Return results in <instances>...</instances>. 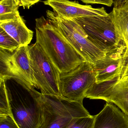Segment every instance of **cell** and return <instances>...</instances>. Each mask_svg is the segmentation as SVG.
Masks as SVG:
<instances>
[{
  "instance_id": "1",
  "label": "cell",
  "mask_w": 128,
  "mask_h": 128,
  "mask_svg": "<svg viewBox=\"0 0 128 128\" xmlns=\"http://www.w3.org/2000/svg\"><path fill=\"white\" fill-rule=\"evenodd\" d=\"M36 42L59 71L67 73L85 61L49 20L36 19Z\"/></svg>"
},
{
  "instance_id": "2",
  "label": "cell",
  "mask_w": 128,
  "mask_h": 128,
  "mask_svg": "<svg viewBox=\"0 0 128 128\" xmlns=\"http://www.w3.org/2000/svg\"><path fill=\"white\" fill-rule=\"evenodd\" d=\"M11 112L20 128H40L43 121L41 92L16 78L5 80Z\"/></svg>"
},
{
  "instance_id": "3",
  "label": "cell",
  "mask_w": 128,
  "mask_h": 128,
  "mask_svg": "<svg viewBox=\"0 0 128 128\" xmlns=\"http://www.w3.org/2000/svg\"><path fill=\"white\" fill-rule=\"evenodd\" d=\"M43 121L40 128H66L75 118L90 116L83 102L75 101L62 96L43 94Z\"/></svg>"
},
{
  "instance_id": "4",
  "label": "cell",
  "mask_w": 128,
  "mask_h": 128,
  "mask_svg": "<svg viewBox=\"0 0 128 128\" xmlns=\"http://www.w3.org/2000/svg\"><path fill=\"white\" fill-rule=\"evenodd\" d=\"M47 18L86 62L94 65L106 56L89 38L81 26L72 18H64L55 12L46 11Z\"/></svg>"
},
{
  "instance_id": "5",
  "label": "cell",
  "mask_w": 128,
  "mask_h": 128,
  "mask_svg": "<svg viewBox=\"0 0 128 128\" xmlns=\"http://www.w3.org/2000/svg\"><path fill=\"white\" fill-rule=\"evenodd\" d=\"M32 74L35 88L43 94L61 96L60 73L40 45L28 46Z\"/></svg>"
},
{
  "instance_id": "6",
  "label": "cell",
  "mask_w": 128,
  "mask_h": 128,
  "mask_svg": "<svg viewBox=\"0 0 128 128\" xmlns=\"http://www.w3.org/2000/svg\"><path fill=\"white\" fill-rule=\"evenodd\" d=\"M72 19L81 26L89 40L106 53L118 47L123 42L116 31L110 12L106 16Z\"/></svg>"
},
{
  "instance_id": "7",
  "label": "cell",
  "mask_w": 128,
  "mask_h": 128,
  "mask_svg": "<svg viewBox=\"0 0 128 128\" xmlns=\"http://www.w3.org/2000/svg\"><path fill=\"white\" fill-rule=\"evenodd\" d=\"M60 80L61 96L83 102L87 91L96 82L93 65L84 62L73 70L60 74Z\"/></svg>"
},
{
  "instance_id": "8",
  "label": "cell",
  "mask_w": 128,
  "mask_h": 128,
  "mask_svg": "<svg viewBox=\"0 0 128 128\" xmlns=\"http://www.w3.org/2000/svg\"><path fill=\"white\" fill-rule=\"evenodd\" d=\"M0 80L16 78L35 87L32 74L28 46L13 52L0 48Z\"/></svg>"
},
{
  "instance_id": "9",
  "label": "cell",
  "mask_w": 128,
  "mask_h": 128,
  "mask_svg": "<svg viewBox=\"0 0 128 128\" xmlns=\"http://www.w3.org/2000/svg\"><path fill=\"white\" fill-rule=\"evenodd\" d=\"M120 75L109 81L95 83L86 92L85 98L114 104L128 116V86Z\"/></svg>"
},
{
  "instance_id": "10",
  "label": "cell",
  "mask_w": 128,
  "mask_h": 128,
  "mask_svg": "<svg viewBox=\"0 0 128 128\" xmlns=\"http://www.w3.org/2000/svg\"><path fill=\"white\" fill-rule=\"evenodd\" d=\"M126 48L122 42L118 47L107 52L104 57L93 65L96 83L111 80L121 74Z\"/></svg>"
},
{
  "instance_id": "11",
  "label": "cell",
  "mask_w": 128,
  "mask_h": 128,
  "mask_svg": "<svg viewBox=\"0 0 128 128\" xmlns=\"http://www.w3.org/2000/svg\"><path fill=\"white\" fill-rule=\"evenodd\" d=\"M46 5L51 7L58 16L68 18L89 16H106L109 14L103 7L94 8L69 0H46Z\"/></svg>"
},
{
  "instance_id": "12",
  "label": "cell",
  "mask_w": 128,
  "mask_h": 128,
  "mask_svg": "<svg viewBox=\"0 0 128 128\" xmlns=\"http://www.w3.org/2000/svg\"><path fill=\"white\" fill-rule=\"evenodd\" d=\"M92 128H128V116L113 104L107 102L94 116Z\"/></svg>"
},
{
  "instance_id": "13",
  "label": "cell",
  "mask_w": 128,
  "mask_h": 128,
  "mask_svg": "<svg viewBox=\"0 0 128 128\" xmlns=\"http://www.w3.org/2000/svg\"><path fill=\"white\" fill-rule=\"evenodd\" d=\"M0 27L21 46H28L33 38L34 32L28 28L21 16L14 20L0 22Z\"/></svg>"
},
{
  "instance_id": "14",
  "label": "cell",
  "mask_w": 128,
  "mask_h": 128,
  "mask_svg": "<svg viewBox=\"0 0 128 128\" xmlns=\"http://www.w3.org/2000/svg\"><path fill=\"white\" fill-rule=\"evenodd\" d=\"M116 31L128 48V1L110 12Z\"/></svg>"
},
{
  "instance_id": "15",
  "label": "cell",
  "mask_w": 128,
  "mask_h": 128,
  "mask_svg": "<svg viewBox=\"0 0 128 128\" xmlns=\"http://www.w3.org/2000/svg\"><path fill=\"white\" fill-rule=\"evenodd\" d=\"M18 0L0 1V22L14 20L20 16Z\"/></svg>"
},
{
  "instance_id": "16",
  "label": "cell",
  "mask_w": 128,
  "mask_h": 128,
  "mask_svg": "<svg viewBox=\"0 0 128 128\" xmlns=\"http://www.w3.org/2000/svg\"><path fill=\"white\" fill-rule=\"evenodd\" d=\"M4 115L13 118L5 80H0V116Z\"/></svg>"
},
{
  "instance_id": "17",
  "label": "cell",
  "mask_w": 128,
  "mask_h": 128,
  "mask_svg": "<svg viewBox=\"0 0 128 128\" xmlns=\"http://www.w3.org/2000/svg\"><path fill=\"white\" fill-rule=\"evenodd\" d=\"M21 46L15 39L0 27V48L13 52Z\"/></svg>"
},
{
  "instance_id": "18",
  "label": "cell",
  "mask_w": 128,
  "mask_h": 128,
  "mask_svg": "<svg viewBox=\"0 0 128 128\" xmlns=\"http://www.w3.org/2000/svg\"><path fill=\"white\" fill-rule=\"evenodd\" d=\"M94 120V116L75 118L66 128H92Z\"/></svg>"
},
{
  "instance_id": "19",
  "label": "cell",
  "mask_w": 128,
  "mask_h": 128,
  "mask_svg": "<svg viewBox=\"0 0 128 128\" xmlns=\"http://www.w3.org/2000/svg\"><path fill=\"white\" fill-rule=\"evenodd\" d=\"M0 128H20L14 118L10 116H0Z\"/></svg>"
},
{
  "instance_id": "20",
  "label": "cell",
  "mask_w": 128,
  "mask_h": 128,
  "mask_svg": "<svg viewBox=\"0 0 128 128\" xmlns=\"http://www.w3.org/2000/svg\"><path fill=\"white\" fill-rule=\"evenodd\" d=\"M120 78L128 86V50L127 47L124 52Z\"/></svg>"
},
{
  "instance_id": "21",
  "label": "cell",
  "mask_w": 128,
  "mask_h": 128,
  "mask_svg": "<svg viewBox=\"0 0 128 128\" xmlns=\"http://www.w3.org/2000/svg\"><path fill=\"white\" fill-rule=\"evenodd\" d=\"M86 4H100L111 7L114 4V0H79Z\"/></svg>"
},
{
  "instance_id": "22",
  "label": "cell",
  "mask_w": 128,
  "mask_h": 128,
  "mask_svg": "<svg viewBox=\"0 0 128 128\" xmlns=\"http://www.w3.org/2000/svg\"><path fill=\"white\" fill-rule=\"evenodd\" d=\"M40 0H18L19 4V6H23V8H27L29 9L30 7L34 5Z\"/></svg>"
},
{
  "instance_id": "23",
  "label": "cell",
  "mask_w": 128,
  "mask_h": 128,
  "mask_svg": "<svg viewBox=\"0 0 128 128\" xmlns=\"http://www.w3.org/2000/svg\"><path fill=\"white\" fill-rule=\"evenodd\" d=\"M127 0H114L113 5L114 7H118L125 4Z\"/></svg>"
},
{
  "instance_id": "24",
  "label": "cell",
  "mask_w": 128,
  "mask_h": 128,
  "mask_svg": "<svg viewBox=\"0 0 128 128\" xmlns=\"http://www.w3.org/2000/svg\"><path fill=\"white\" fill-rule=\"evenodd\" d=\"M127 1H128V0H127Z\"/></svg>"
},
{
  "instance_id": "25",
  "label": "cell",
  "mask_w": 128,
  "mask_h": 128,
  "mask_svg": "<svg viewBox=\"0 0 128 128\" xmlns=\"http://www.w3.org/2000/svg\"></svg>"
}]
</instances>
